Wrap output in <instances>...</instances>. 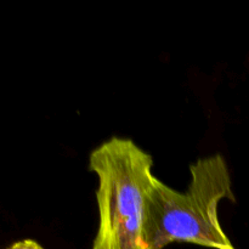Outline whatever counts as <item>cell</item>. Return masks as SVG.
<instances>
[{
    "mask_svg": "<svg viewBox=\"0 0 249 249\" xmlns=\"http://www.w3.org/2000/svg\"><path fill=\"white\" fill-rule=\"evenodd\" d=\"M152 167V156L131 139L113 136L91 151L100 216L92 249H150Z\"/></svg>",
    "mask_w": 249,
    "mask_h": 249,
    "instance_id": "1",
    "label": "cell"
},
{
    "mask_svg": "<svg viewBox=\"0 0 249 249\" xmlns=\"http://www.w3.org/2000/svg\"><path fill=\"white\" fill-rule=\"evenodd\" d=\"M191 182L179 192L156 178L151 192L150 249L186 242L215 249H235L218 218L223 199L235 202L232 180L221 155L199 158L190 165Z\"/></svg>",
    "mask_w": 249,
    "mask_h": 249,
    "instance_id": "2",
    "label": "cell"
},
{
    "mask_svg": "<svg viewBox=\"0 0 249 249\" xmlns=\"http://www.w3.org/2000/svg\"><path fill=\"white\" fill-rule=\"evenodd\" d=\"M7 249H43V247L33 240H23L14 243Z\"/></svg>",
    "mask_w": 249,
    "mask_h": 249,
    "instance_id": "3",
    "label": "cell"
}]
</instances>
